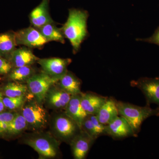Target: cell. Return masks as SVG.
<instances>
[{"label":"cell","mask_w":159,"mask_h":159,"mask_svg":"<svg viewBox=\"0 0 159 159\" xmlns=\"http://www.w3.org/2000/svg\"><path fill=\"white\" fill-rule=\"evenodd\" d=\"M89 16L85 10L70 9L67 20L61 29L65 37L70 42L74 54L79 51L81 43L88 36L87 23Z\"/></svg>","instance_id":"obj_1"},{"label":"cell","mask_w":159,"mask_h":159,"mask_svg":"<svg viewBox=\"0 0 159 159\" xmlns=\"http://www.w3.org/2000/svg\"><path fill=\"white\" fill-rule=\"evenodd\" d=\"M117 106L119 115L126 119L135 134L139 132L145 119L152 116H159V108L152 109L148 104L145 107H140L117 101Z\"/></svg>","instance_id":"obj_2"},{"label":"cell","mask_w":159,"mask_h":159,"mask_svg":"<svg viewBox=\"0 0 159 159\" xmlns=\"http://www.w3.org/2000/svg\"><path fill=\"white\" fill-rule=\"evenodd\" d=\"M59 79L49 76L44 72L32 75L26 81L29 90L38 102L42 103L45 100L49 89L57 83Z\"/></svg>","instance_id":"obj_3"},{"label":"cell","mask_w":159,"mask_h":159,"mask_svg":"<svg viewBox=\"0 0 159 159\" xmlns=\"http://www.w3.org/2000/svg\"><path fill=\"white\" fill-rule=\"evenodd\" d=\"M41 104L37 101L32 102L22 107V115L25 119L28 125L35 131L42 130L48 123V112Z\"/></svg>","instance_id":"obj_4"},{"label":"cell","mask_w":159,"mask_h":159,"mask_svg":"<svg viewBox=\"0 0 159 159\" xmlns=\"http://www.w3.org/2000/svg\"><path fill=\"white\" fill-rule=\"evenodd\" d=\"M25 143L29 145L42 158H51L57 155L59 149L58 142L48 135H39L26 139Z\"/></svg>","instance_id":"obj_5"},{"label":"cell","mask_w":159,"mask_h":159,"mask_svg":"<svg viewBox=\"0 0 159 159\" xmlns=\"http://www.w3.org/2000/svg\"><path fill=\"white\" fill-rule=\"evenodd\" d=\"M17 45H23L29 48H41L48 42L34 27H29L15 32Z\"/></svg>","instance_id":"obj_6"},{"label":"cell","mask_w":159,"mask_h":159,"mask_svg":"<svg viewBox=\"0 0 159 159\" xmlns=\"http://www.w3.org/2000/svg\"><path fill=\"white\" fill-rule=\"evenodd\" d=\"M70 58L58 57L39 58L37 63L43 70V72L54 78L60 79L67 72V67L71 63Z\"/></svg>","instance_id":"obj_7"},{"label":"cell","mask_w":159,"mask_h":159,"mask_svg":"<svg viewBox=\"0 0 159 159\" xmlns=\"http://www.w3.org/2000/svg\"><path fill=\"white\" fill-rule=\"evenodd\" d=\"M132 86L136 87L145 95L147 104L155 103L159 105V77H142L131 82Z\"/></svg>","instance_id":"obj_8"},{"label":"cell","mask_w":159,"mask_h":159,"mask_svg":"<svg viewBox=\"0 0 159 159\" xmlns=\"http://www.w3.org/2000/svg\"><path fill=\"white\" fill-rule=\"evenodd\" d=\"M54 129L58 136L67 140H71L77 134V130H80L77 123L65 113L55 118Z\"/></svg>","instance_id":"obj_9"},{"label":"cell","mask_w":159,"mask_h":159,"mask_svg":"<svg viewBox=\"0 0 159 159\" xmlns=\"http://www.w3.org/2000/svg\"><path fill=\"white\" fill-rule=\"evenodd\" d=\"M106 134L116 139H121L135 134L131 126L126 119L118 116L113 121L105 125Z\"/></svg>","instance_id":"obj_10"},{"label":"cell","mask_w":159,"mask_h":159,"mask_svg":"<svg viewBox=\"0 0 159 159\" xmlns=\"http://www.w3.org/2000/svg\"><path fill=\"white\" fill-rule=\"evenodd\" d=\"M71 139V147L74 158L83 159L85 158L94 141L87 134L81 130Z\"/></svg>","instance_id":"obj_11"},{"label":"cell","mask_w":159,"mask_h":159,"mask_svg":"<svg viewBox=\"0 0 159 159\" xmlns=\"http://www.w3.org/2000/svg\"><path fill=\"white\" fill-rule=\"evenodd\" d=\"M49 0H42L29 15L30 22L34 28L38 29L46 24L54 23L49 13Z\"/></svg>","instance_id":"obj_12"},{"label":"cell","mask_w":159,"mask_h":159,"mask_svg":"<svg viewBox=\"0 0 159 159\" xmlns=\"http://www.w3.org/2000/svg\"><path fill=\"white\" fill-rule=\"evenodd\" d=\"M39 58L35 56L31 49L27 47L16 48L11 54L9 60L13 68L31 66Z\"/></svg>","instance_id":"obj_13"},{"label":"cell","mask_w":159,"mask_h":159,"mask_svg":"<svg viewBox=\"0 0 159 159\" xmlns=\"http://www.w3.org/2000/svg\"><path fill=\"white\" fill-rule=\"evenodd\" d=\"M80 94L72 95L65 109V114L77 123L81 130L82 122L88 116L83 108L80 102Z\"/></svg>","instance_id":"obj_14"},{"label":"cell","mask_w":159,"mask_h":159,"mask_svg":"<svg viewBox=\"0 0 159 159\" xmlns=\"http://www.w3.org/2000/svg\"><path fill=\"white\" fill-rule=\"evenodd\" d=\"M72 96L59 87L56 88L52 86L48 92L45 101L52 108L65 109Z\"/></svg>","instance_id":"obj_15"},{"label":"cell","mask_w":159,"mask_h":159,"mask_svg":"<svg viewBox=\"0 0 159 159\" xmlns=\"http://www.w3.org/2000/svg\"><path fill=\"white\" fill-rule=\"evenodd\" d=\"M80 96L81 106L88 115H96L108 98L92 93H81Z\"/></svg>","instance_id":"obj_16"},{"label":"cell","mask_w":159,"mask_h":159,"mask_svg":"<svg viewBox=\"0 0 159 159\" xmlns=\"http://www.w3.org/2000/svg\"><path fill=\"white\" fill-rule=\"evenodd\" d=\"M96 115L102 124L107 125L119 116L117 101L113 98H107Z\"/></svg>","instance_id":"obj_17"},{"label":"cell","mask_w":159,"mask_h":159,"mask_svg":"<svg viewBox=\"0 0 159 159\" xmlns=\"http://www.w3.org/2000/svg\"><path fill=\"white\" fill-rule=\"evenodd\" d=\"M57 83L61 89L71 95L82 93L80 90L81 82L80 80L68 71L60 79Z\"/></svg>","instance_id":"obj_18"},{"label":"cell","mask_w":159,"mask_h":159,"mask_svg":"<svg viewBox=\"0 0 159 159\" xmlns=\"http://www.w3.org/2000/svg\"><path fill=\"white\" fill-rule=\"evenodd\" d=\"M17 46L15 32L10 31L0 33V54L2 57L9 60Z\"/></svg>","instance_id":"obj_19"},{"label":"cell","mask_w":159,"mask_h":159,"mask_svg":"<svg viewBox=\"0 0 159 159\" xmlns=\"http://www.w3.org/2000/svg\"><path fill=\"white\" fill-rule=\"evenodd\" d=\"M54 23L46 24L37 29L48 42L56 41L64 44L65 36L61 29L57 28Z\"/></svg>","instance_id":"obj_20"},{"label":"cell","mask_w":159,"mask_h":159,"mask_svg":"<svg viewBox=\"0 0 159 159\" xmlns=\"http://www.w3.org/2000/svg\"><path fill=\"white\" fill-rule=\"evenodd\" d=\"M28 126L27 121L22 114L16 113L14 118L9 123L4 137L16 136L25 131Z\"/></svg>","instance_id":"obj_21"},{"label":"cell","mask_w":159,"mask_h":159,"mask_svg":"<svg viewBox=\"0 0 159 159\" xmlns=\"http://www.w3.org/2000/svg\"><path fill=\"white\" fill-rule=\"evenodd\" d=\"M34 74V69L31 66H29L13 68L7 75L8 79L11 81L17 82H26Z\"/></svg>","instance_id":"obj_22"},{"label":"cell","mask_w":159,"mask_h":159,"mask_svg":"<svg viewBox=\"0 0 159 159\" xmlns=\"http://www.w3.org/2000/svg\"><path fill=\"white\" fill-rule=\"evenodd\" d=\"M29 90L27 84L12 81L8 83L3 88V95L5 97H18L25 96Z\"/></svg>","instance_id":"obj_23"},{"label":"cell","mask_w":159,"mask_h":159,"mask_svg":"<svg viewBox=\"0 0 159 159\" xmlns=\"http://www.w3.org/2000/svg\"><path fill=\"white\" fill-rule=\"evenodd\" d=\"M25 96L18 97H4L3 98L5 107L9 111L16 110L22 107L25 101Z\"/></svg>","instance_id":"obj_24"},{"label":"cell","mask_w":159,"mask_h":159,"mask_svg":"<svg viewBox=\"0 0 159 159\" xmlns=\"http://www.w3.org/2000/svg\"><path fill=\"white\" fill-rule=\"evenodd\" d=\"M16 114L12 111H4L0 113V137H4L9 123Z\"/></svg>","instance_id":"obj_25"},{"label":"cell","mask_w":159,"mask_h":159,"mask_svg":"<svg viewBox=\"0 0 159 159\" xmlns=\"http://www.w3.org/2000/svg\"><path fill=\"white\" fill-rule=\"evenodd\" d=\"M81 130L87 134L90 137L94 140H96L99 137L89 115H88L84 120Z\"/></svg>","instance_id":"obj_26"},{"label":"cell","mask_w":159,"mask_h":159,"mask_svg":"<svg viewBox=\"0 0 159 159\" xmlns=\"http://www.w3.org/2000/svg\"><path fill=\"white\" fill-rule=\"evenodd\" d=\"M13 69L10 61L0 54V74L8 75Z\"/></svg>","instance_id":"obj_27"},{"label":"cell","mask_w":159,"mask_h":159,"mask_svg":"<svg viewBox=\"0 0 159 159\" xmlns=\"http://www.w3.org/2000/svg\"><path fill=\"white\" fill-rule=\"evenodd\" d=\"M89 116L99 137L103 134H106L105 125H103L99 122L96 115H90Z\"/></svg>","instance_id":"obj_28"},{"label":"cell","mask_w":159,"mask_h":159,"mask_svg":"<svg viewBox=\"0 0 159 159\" xmlns=\"http://www.w3.org/2000/svg\"><path fill=\"white\" fill-rule=\"evenodd\" d=\"M137 40L154 44L159 46V27L156 29L153 34L150 37L145 39H138Z\"/></svg>","instance_id":"obj_29"},{"label":"cell","mask_w":159,"mask_h":159,"mask_svg":"<svg viewBox=\"0 0 159 159\" xmlns=\"http://www.w3.org/2000/svg\"><path fill=\"white\" fill-rule=\"evenodd\" d=\"M3 95L2 92H0V113L5 111L6 109L3 101Z\"/></svg>","instance_id":"obj_30"},{"label":"cell","mask_w":159,"mask_h":159,"mask_svg":"<svg viewBox=\"0 0 159 159\" xmlns=\"http://www.w3.org/2000/svg\"><path fill=\"white\" fill-rule=\"evenodd\" d=\"M1 80V77H0V80Z\"/></svg>","instance_id":"obj_31"},{"label":"cell","mask_w":159,"mask_h":159,"mask_svg":"<svg viewBox=\"0 0 159 159\" xmlns=\"http://www.w3.org/2000/svg\"></svg>","instance_id":"obj_32"}]
</instances>
